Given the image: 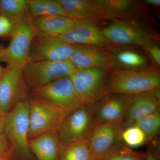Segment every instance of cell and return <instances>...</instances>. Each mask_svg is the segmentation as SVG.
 I'll use <instances>...</instances> for the list:
<instances>
[{
	"label": "cell",
	"mask_w": 160,
	"mask_h": 160,
	"mask_svg": "<svg viewBox=\"0 0 160 160\" xmlns=\"http://www.w3.org/2000/svg\"><path fill=\"white\" fill-rule=\"evenodd\" d=\"M107 80V94L133 96L158 90L160 76L152 68L126 69L110 68Z\"/></svg>",
	"instance_id": "cell-1"
},
{
	"label": "cell",
	"mask_w": 160,
	"mask_h": 160,
	"mask_svg": "<svg viewBox=\"0 0 160 160\" xmlns=\"http://www.w3.org/2000/svg\"><path fill=\"white\" fill-rule=\"evenodd\" d=\"M107 70L99 67L77 69L70 78L82 105L93 106L107 95Z\"/></svg>",
	"instance_id": "cell-2"
},
{
	"label": "cell",
	"mask_w": 160,
	"mask_h": 160,
	"mask_svg": "<svg viewBox=\"0 0 160 160\" xmlns=\"http://www.w3.org/2000/svg\"><path fill=\"white\" fill-rule=\"evenodd\" d=\"M29 131V103L22 100L7 112L4 127L13 151L30 155Z\"/></svg>",
	"instance_id": "cell-3"
},
{
	"label": "cell",
	"mask_w": 160,
	"mask_h": 160,
	"mask_svg": "<svg viewBox=\"0 0 160 160\" xmlns=\"http://www.w3.org/2000/svg\"><path fill=\"white\" fill-rule=\"evenodd\" d=\"M29 103L30 139L47 132H56L68 114L53 104L37 98Z\"/></svg>",
	"instance_id": "cell-4"
},
{
	"label": "cell",
	"mask_w": 160,
	"mask_h": 160,
	"mask_svg": "<svg viewBox=\"0 0 160 160\" xmlns=\"http://www.w3.org/2000/svg\"><path fill=\"white\" fill-rule=\"evenodd\" d=\"M76 70L70 60L30 62L24 66L23 76L26 84L34 90L60 78L69 76Z\"/></svg>",
	"instance_id": "cell-5"
},
{
	"label": "cell",
	"mask_w": 160,
	"mask_h": 160,
	"mask_svg": "<svg viewBox=\"0 0 160 160\" xmlns=\"http://www.w3.org/2000/svg\"><path fill=\"white\" fill-rule=\"evenodd\" d=\"M75 45L57 36L36 31L29 49L28 62H60L69 60Z\"/></svg>",
	"instance_id": "cell-6"
},
{
	"label": "cell",
	"mask_w": 160,
	"mask_h": 160,
	"mask_svg": "<svg viewBox=\"0 0 160 160\" xmlns=\"http://www.w3.org/2000/svg\"><path fill=\"white\" fill-rule=\"evenodd\" d=\"M36 30L28 14L16 24L10 42L4 48L2 62L24 66L28 62L29 49Z\"/></svg>",
	"instance_id": "cell-7"
},
{
	"label": "cell",
	"mask_w": 160,
	"mask_h": 160,
	"mask_svg": "<svg viewBox=\"0 0 160 160\" xmlns=\"http://www.w3.org/2000/svg\"><path fill=\"white\" fill-rule=\"evenodd\" d=\"M33 91L35 98L53 104L68 115L82 105L69 76L60 78Z\"/></svg>",
	"instance_id": "cell-8"
},
{
	"label": "cell",
	"mask_w": 160,
	"mask_h": 160,
	"mask_svg": "<svg viewBox=\"0 0 160 160\" xmlns=\"http://www.w3.org/2000/svg\"><path fill=\"white\" fill-rule=\"evenodd\" d=\"M95 125L93 106L82 105L67 115L58 129L61 146L86 138Z\"/></svg>",
	"instance_id": "cell-9"
},
{
	"label": "cell",
	"mask_w": 160,
	"mask_h": 160,
	"mask_svg": "<svg viewBox=\"0 0 160 160\" xmlns=\"http://www.w3.org/2000/svg\"><path fill=\"white\" fill-rule=\"evenodd\" d=\"M24 66L9 63L0 77V107L8 112L22 101L26 93Z\"/></svg>",
	"instance_id": "cell-10"
},
{
	"label": "cell",
	"mask_w": 160,
	"mask_h": 160,
	"mask_svg": "<svg viewBox=\"0 0 160 160\" xmlns=\"http://www.w3.org/2000/svg\"><path fill=\"white\" fill-rule=\"evenodd\" d=\"M122 130L120 123H99L92 127L86 139L98 160H102L119 147L117 145Z\"/></svg>",
	"instance_id": "cell-11"
},
{
	"label": "cell",
	"mask_w": 160,
	"mask_h": 160,
	"mask_svg": "<svg viewBox=\"0 0 160 160\" xmlns=\"http://www.w3.org/2000/svg\"><path fill=\"white\" fill-rule=\"evenodd\" d=\"M132 96L109 94L93 106L95 125L122 123Z\"/></svg>",
	"instance_id": "cell-12"
},
{
	"label": "cell",
	"mask_w": 160,
	"mask_h": 160,
	"mask_svg": "<svg viewBox=\"0 0 160 160\" xmlns=\"http://www.w3.org/2000/svg\"><path fill=\"white\" fill-rule=\"evenodd\" d=\"M60 37L72 45L102 48L109 45L102 30L88 20H77L73 27Z\"/></svg>",
	"instance_id": "cell-13"
},
{
	"label": "cell",
	"mask_w": 160,
	"mask_h": 160,
	"mask_svg": "<svg viewBox=\"0 0 160 160\" xmlns=\"http://www.w3.org/2000/svg\"><path fill=\"white\" fill-rule=\"evenodd\" d=\"M158 90L131 97L122 122V129L123 127L125 128L133 125L138 120L159 110Z\"/></svg>",
	"instance_id": "cell-14"
},
{
	"label": "cell",
	"mask_w": 160,
	"mask_h": 160,
	"mask_svg": "<svg viewBox=\"0 0 160 160\" xmlns=\"http://www.w3.org/2000/svg\"><path fill=\"white\" fill-rule=\"evenodd\" d=\"M77 69L99 67H111V54L99 47L75 45L69 59Z\"/></svg>",
	"instance_id": "cell-15"
},
{
	"label": "cell",
	"mask_w": 160,
	"mask_h": 160,
	"mask_svg": "<svg viewBox=\"0 0 160 160\" xmlns=\"http://www.w3.org/2000/svg\"><path fill=\"white\" fill-rule=\"evenodd\" d=\"M102 31L109 42L118 45H138L143 47L149 40L142 32L126 23H111Z\"/></svg>",
	"instance_id": "cell-16"
},
{
	"label": "cell",
	"mask_w": 160,
	"mask_h": 160,
	"mask_svg": "<svg viewBox=\"0 0 160 160\" xmlns=\"http://www.w3.org/2000/svg\"><path fill=\"white\" fill-rule=\"evenodd\" d=\"M31 152L38 160H58L61 145L56 132H47L29 140Z\"/></svg>",
	"instance_id": "cell-17"
},
{
	"label": "cell",
	"mask_w": 160,
	"mask_h": 160,
	"mask_svg": "<svg viewBox=\"0 0 160 160\" xmlns=\"http://www.w3.org/2000/svg\"><path fill=\"white\" fill-rule=\"evenodd\" d=\"M77 20L63 16L39 17L32 19L37 31L50 35L60 36L74 26Z\"/></svg>",
	"instance_id": "cell-18"
},
{
	"label": "cell",
	"mask_w": 160,
	"mask_h": 160,
	"mask_svg": "<svg viewBox=\"0 0 160 160\" xmlns=\"http://www.w3.org/2000/svg\"><path fill=\"white\" fill-rule=\"evenodd\" d=\"M67 17L76 20L102 17L97 1L58 0Z\"/></svg>",
	"instance_id": "cell-19"
},
{
	"label": "cell",
	"mask_w": 160,
	"mask_h": 160,
	"mask_svg": "<svg viewBox=\"0 0 160 160\" xmlns=\"http://www.w3.org/2000/svg\"><path fill=\"white\" fill-rule=\"evenodd\" d=\"M147 59L139 52L130 50H118L111 54V65L113 68L134 69L145 68Z\"/></svg>",
	"instance_id": "cell-20"
},
{
	"label": "cell",
	"mask_w": 160,
	"mask_h": 160,
	"mask_svg": "<svg viewBox=\"0 0 160 160\" xmlns=\"http://www.w3.org/2000/svg\"><path fill=\"white\" fill-rule=\"evenodd\" d=\"M58 160H98L87 139L61 146Z\"/></svg>",
	"instance_id": "cell-21"
},
{
	"label": "cell",
	"mask_w": 160,
	"mask_h": 160,
	"mask_svg": "<svg viewBox=\"0 0 160 160\" xmlns=\"http://www.w3.org/2000/svg\"><path fill=\"white\" fill-rule=\"evenodd\" d=\"M27 13L32 19L46 16L67 17L58 0H28Z\"/></svg>",
	"instance_id": "cell-22"
},
{
	"label": "cell",
	"mask_w": 160,
	"mask_h": 160,
	"mask_svg": "<svg viewBox=\"0 0 160 160\" xmlns=\"http://www.w3.org/2000/svg\"><path fill=\"white\" fill-rule=\"evenodd\" d=\"M27 14V0H0V15L17 23Z\"/></svg>",
	"instance_id": "cell-23"
},
{
	"label": "cell",
	"mask_w": 160,
	"mask_h": 160,
	"mask_svg": "<svg viewBox=\"0 0 160 160\" xmlns=\"http://www.w3.org/2000/svg\"><path fill=\"white\" fill-rule=\"evenodd\" d=\"M142 130L148 138L154 137L158 134L160 128V110L144 117L134 123Z\"/></svg>",
	"instance_id": "cell-24"
},
{
	"label": "cell",
	"mask_w": 160,
	"mask_h": 160,
	"mask_svg": "<svg viewBox=\"0 0 160 160\" xmlns=\"http://www.w3.org/2000/svg\"><path fill=\"white\" fill-rule=\"evenodd\" d=\"M121 137L129 148H137L142 146L147 140L142 130L135 125L124 128L121 132Z\"/></svg>",
	"instance_id": "cell-25"
},
{
	"label": "cell",
	"mask_w": 160,
	"mask_h": 160,
	"mask_svg": "<svg viewBox=\"0 0 160 160\" xmlns=\"http://www.w3.org/2000/svg\"><path fill=\"white\" fill-rule=\"evenodd\" d=\"M103 16H110L116 13L123 12L130 9L131 1L127 0L98 1Z\"/></svg>",
	"instance_id": "cell-26"
},
{
	"label": "cell",
	"mask_w": 160,
	"mask_h": 160,
	"mask_svg": "<svg viewBox=\"0 0 160 160\" xmlns=\"http://www.w3.org/2000/svg\"><path fill=\"white\" fill-rule=\"evenodd\" d=\"M102 160H144L141 156L128 148L119 146Z\"/></svg>",
	"instance_id": "cell-27"
},
{
	"label": "cell",
	"mask_w": 160,
	"mask_h": 160,
	"mask_svg": "<svg viewBox=\"0 0 160 160\" xmlns=\"http://www.w3.org/2000/svg\"><path fill=\"white\" fill-rule=\"evenodd\" d=\"M13 150L5 133L0 135V160H10Z\"/></svg>",
	"instance_id": "cell-28"
},
{
	"label": "cell",
	"mask_w": 160,
	"mask_h": 160,
	"mask_svg": "<svg viewBox=\"0 0 160 160\" xmlns=\"http://www.w3.org/2000/svg\"><path fill=\"white\" fill-rule=\"evenodd\" d=\"M16 24L9 18L0 15V37H10Z\"/></svg>",
	"instance_id": "cell-29"
},
{
	"label": "cell",
	"mask_w": 160,
	"mask_h": 160,
	"mask_svg": "<svg viewBox=\"0 0 160 160\" xmlns=\"http://www.w3.org/2000/svg\"><path fill=\"white\" fill-rule=\"evenodd\" d=\"M143 47L148 51L149 55L151 56L152 59L154 62L158 65H160V49L158 46L152 43L149 41L145 44Z\"/></svg>",
	"instance_id": "cell-30"
},
{
	"label": "cell",
	"mask_w": 160,
	"mask_h": 160,
	"mask_svg": "<svg viewBox=\"0 0 160 160\" xmlns=\"http://www.w3.org/2000/svg\"><path fill=\"white\" fill-rule=\"evenodd\" d=\"M7 112L4 111L0 107V135L4 132L5 122Z\"/></svg>",
	"instance_id": "cell-31"
},
{
	"label": "cell",
	"mask_w": 160,
	"mask_h": 160,
	"mask_svg": "<svg viewBox=\"0 0 160 160\" xmlns=\"http://www.w3.org/2000/svg\"><path fill=\"white\" fill-rule=\"evenodd\" d=\"M145 2L151 6L158 7L160 5V0H146Z\"/></svg>",
	"instance_id": "cell-32"
},
{
	"label": "cell",
	"mask_w": 160,
	"mask_h": 160,
	"mask_svg": "<svg viewBox=\"0 0 160 160\" xmlns=\"http://www.w3.org/2000/svg\"><path fill=\"white\" fill-rule=\"evenodd\" d=\"M4 47L2 46H0V61H2V56L3 50H4Z\"/></svg>",
	"instance_id": "cell-33"
},
{
	"label": "cell",
	"mask_w": 160,
	"mask_h": 160,
	"mask_svg": "<svg viewBox=\"0 0 160 160\" xmlns=\"http://www.w3.org/2000/svg\"><path fill=\"white\" fill-rule=\"evenodd\" d=\"M4 68H3L1 66H0V77L2 74L3 71H4Z\"/></svg>",
	"instance_id": "cell-34"
}]
</instances>
